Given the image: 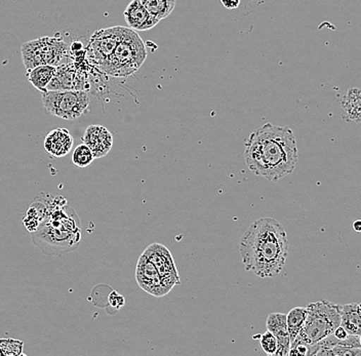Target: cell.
<instances>
[{"mask_svg": "<svg viewBox=\"0 0 361 356\" xmlns=\"http://www.w3.org/2000/svg\"><path fill=\"white\" fill-rule=\"evenodd\" d=\"M146 57L147 49L141 37L133 29L123 27L118 42L99 70L112 78H128L141 68Z\"/></svg>", "mask_w": 361, "mask_h": 356, "instance_id": "cell-4", "label": "cell"}, {"mask_svg": "<svg viewBox=\"0 0 361 356\" xmlns=\"http://www.w3.org/2000/svg\"><path fill=\"white\" fill-rule=\"evenodd\" d=\"M81 141L92 150L94 159L105 157L112 149V134L103 125H90Z\"/></svg>", "mask_w": 361, "mask_h": 356, "instance_id": "cell-12", "label": "cell"}, {"mask_svg": "<svg viewBox=\"0 0 361 356\" xmlns=\"http://www.w3.org/2000/svg\"><path fill=\"white\" fill-rule=\"evenodd\" d=\"M360 344H361V336H360Z\"/></svg>", "mask_w": 361, "mask_h": 356, "instance_id": "cell-28", "label": "cell"}, {"mask_svg": "<svg viewBox=\"0 0 361 356\" xmlns=\"http://www.w3.org/2000/svg\"><path fill=\"white\" fill-rule=\"evenodd\" d=\"M33 245L47 256L62 257L75 251L81 240V223L75 209L59 207L31 233Z\"/></svg>", "mask_w": 361, "mask_h": 356, "instance_id": "cell-3", "label": "cell"}, {"mask_svg": "<svg viewBox=\"0 0 361 356\" xmlns=\"http://www.w3.org/2000/svg\"><path fill=\"white\" fill-rule=\"evenodd\" d=\"M334 335H335V337L338 338V340H344L346 339L347 336H348L349 333H347V331L345 330L342 326H340L336 329L335 332H334Z\"/></svg>", "mask_w": 361, "mask_h": 356, "instance_id": "cell-26", "label": "cell"}, {"mask_svg": "<svg viewBox=\"0 0 361 356\" xmlns=\"http://www.w3.org/2000/svg\"><path fill=\"white\" fill-rule=\"evenodd\" d=\"M135 278L137 285L143 288L146 293L152 296H166L171 290L162 283L158 270L154 264L149 260L145 254H142L137 260V268H135Z\"/></svg>", "mask_w": 361, "mask_h": 356, "instance_id": "cell-11", "label": "cell"}, {"mask_svg": "<svg viewBox=\"0 0 361 356\" xmlns=\"http://www.w3.org/2000/svg\"><path fill=\"white\" fill-rule=\"evenodd\" d=\"M42 101L45 113L66 121H76L89 111L90 97L85 91H47Z\"/></svg>", "mask_w": 361, "mask_h": 356, "instance_id": "cell-7", "label": "cell"}, {"mask_svg": "<svg viewBox=\"0 0 361 356\" xmlns=\"http://www.w3.org/2000/svg\"><path fill=\"white\" fill-rule=\"evenodd\" d=\"M21 55L26 72L42 65L59 66L65 61L71 60L70 47L58 35L25 42L21 47Z\"/></svg>", "mask_w": 361, "mask_h": 356, "instance_id": "cell-6", "label": "cell"}, {"mask_svg": "<svg viewBox=\"0 0 361 356\" xmlns=\"http://www.w3.org/2000/svg\"><path fill=\"white\" fill-rule=\"evenodd\" d=\"M241 0H221V4L227 10H236L240 6Z\"/></svg>", "mask_w": 361, "mask_h": 356, "instance_id": "cell-25", "label": "cell"}, {"mask_svg": "<svg viewBox=\"0 0 361 356\" xmlns=\"http://www.w3.org/2000/svg\"><path fill=\"white\" fill-rule=\"evenodd\" d=\"M341 326L349 335L361 336V304L351 303L342 306Z\"/></svg>", "mask_w": 361, "mask_h": 356, "instance_id": "cell-17", "label": "cell"}, {"mask_svg": "<svg viewBox=\"0 0 361 356\" xmlns=\"http://www.w3.org/2000/svg\"><path fill=\"white\" fill-rule=\"evenodd\" d=\"M342 306L320 300L307 306L306 319L303 328L295 339L313 345L335 332L341 326Z\"/></svg>", "mask_w": 361, "mask_h": 356, "instance_id": "cell-5", "label": "cell"}, {"mask_svg": "<svg viewBox=\"0 0 361 356\" xmlns=\"http://www.w3.org/2000/svg\"><path fill=\"white\" fill-rule=\"evenodd\" d=\"M74 139L67 128H59L49 132L44 139V149L55 159L66 156L71 152Z\"/></svg>", "mask_w": 361, "mask_h": 356, "instance_id": "cell-14", "label": "cell"}, {"mask_svg": "<svg viewBox=\"0 0 361 356\" xmlns=\"http://www.w3.org/2000/svg\"><path fill=\"white\" fill-rule=\"evenodd\" d=\"M108 301H109L110 305H111L113 308H115V309H121L124 304H126V299H124V297L121 296L118 293L115 292V290H113L111 294L109 295V299H108Z\"/></svg>", "mask_w": 361, "mask_h": 356, "instance_id": "cell-24", "label": "cell"}, {"mask_svg": "<svg viewBox=\"0 0 361 356\" xmlns=\"http://www.w3.org/2000/svg\"><path fill=\"white\" fill-rule=\"evenodd\" d=\"M94 159H94L92 150L83 143L78 145L72 154V162L79 168H87L94 162Z\"/></svg>", "mask_w": 361, "mask_h": 356, "instance_id": "cell-21", "label": "cell"}, {"mask_svg": "<svg viewBox=\"0 0 361 356\" xmlns=\"http://www.w3.org/2000/svg\"><path fill=\"white\" fill-rule=\"evenodd\" d=\"M341 106L344 112V121L348 123L361 121V90L357 87L349 89L341 100Z\"/></svg>", "mask_w": 361, "mask_h": 356, "instance_id": "cell-16", "label": "cell"}, {"mask_svg": "<svg viewBox=\"0 0 361 356\" xmlns=\"http://www.w3.org/2000/svg\"><path fill=\"white\" fill-rule=\"evenodd\" d=\"M353 229L358 232V233H361V220L355 221L353 223Z\"/></svg>", "mask_w": 361, "mask_h": 356, "instance_id": "cell-27", "label": "cell"}, {"mask_svg": "<svg viewBox=\"0 0 361 356\" xmlns=\"http://www.w3.org/2000/svg\"><path fill=\"white\" fill-rule=\"evenodd\" d=\"M66 204L67 200L62 196L51 197L47 193H40L34 198L32 204L27 211L26 216L23 219L24 226L30 233H33L51 211Z\"/></svg>", "mask_w": 361, "mask_h": 356, "instance_id": "cell-10", "label": "cell"}, {"mask_svg": "<svg viewBox=\"0 0 361 356\" xmlns=\"http://www.w3.org/2000/svg\"><path fill=\"white\" fill-rule=\"evenodd\" d=\"M124 21L128 28L135 31H147L157 26L160 21L147 11L140 0H132L123 12Z\"/></svg>", "mask_w": 361, "mask_h": 356, "instance_id": "cell-13", "label": "cell"}, {"mask_svg": "<svg viewBox=\"0 0 361 356\" xmlns=\"http://www.w3.org/2000/svg\"><path fill=\"white\" fill-rule=\"evenodd\" d=\"M239 253L247 271L261 278L277 276L288 254L286 230L275 219H259L243 233Z\"/></svg>", "mask_w": 361, "mask_h": 356, "instance_id": "cell-2", "label": "cell"}, {"mask_svg": "<svg viewBox=\"0 0 361 356\" xmlns=\"http://www.w3.org/2000/svg\"><path fill=\"white\" fill-rule=\"evenodd\" d=\"M140 1L158 21L168 18L177 4V0H140Z\"/></svg>", "mask_w": 361, "mask_h": 356, "instance_id": "cell-19", "label": "cell"}, {"mask_svg": "<svg viewBox=\"0 0 361 356\" xmlns=\"http://www.w3.org/2000/svg\"><path fill=\"white\" fill-rule=\"evenodd\" d=\"M245 159L255 175L274 183L283 179L295 171L299 159L293 130L266 123L248 137Z\"/></svg>", "mask_w": 361, "mask_h": 356, "instance_id": "cell-1", "label": "cell"}, {"mask_svg": "<svg viewBox=\"0 0 361 356\" xmlns=\"http://www.w3.org/2000/svg\"><path fill=\"white\" fill-rule=\"evenodd\" d=\"M266 326H267V331L272 333L279 342V347H277L275 355H288L290 339L288 331V324H286V315L283 313H271L266 321Z\"/></svg>", "mask_w": 361, "mask_h": 356, "instance_id": "cell-15", "label": "cell"}, {"mask_svg": "<svg viewBox=\"0 0 361 356\" xmlns=\"http://www.w3.org/2000/svg\"><path fill=\"white\" fill-rule=\"evenodd\" d=\"M259 344H261L262 349L266 355H275V353H276L279 342H277L275 336L269 331L259 336Z\"/></svg>", "mask_w": 361, "mask_h": 356, "instance_id": "cell-23", "label": "cell"}, {"mask_svg": "<svg viewBox=\"0 0 361 356\" xmlns=\"http://www.w3.org/2000/svg\"><path fill=\"white\" fill-rule=\"evenodd\" d=\"M143 254L154 264L158 270L162 283L171 290L175 286L180 285V279L176 268L175 261L168 247L160 243L149 245Z\"/></svg>", "mask_w": 361, "mask_h": 356, "instance_id": "cell-9", "label": "cell"}, {"mask_svg": "<svg viewBox=\"0 0 361 356\" xmlns=\"http://www.w3.org/2000/svg\"><path fill=\"white\" fill-rule=\"evenodd\" d=\"M24 342L21 340L0 339V356H24Z\"/></svg>", "mask_w": 361, "mask_h": 356, "instance_id": "cell-22", "label": "cell"}, {"mask_svg": "<svg viewBox=\"0 0 361 356\" xmlns=\"http://www.w3.org/2000/svg\"><path fill=\"white\" fill-rule=\"evenodd\" d=\"M87 78L81 62L63 63L56 66L53 80L47 87V91H85Z\"/></svg>", "mask_w": 361, "mask_h": 356, "instance_id": "cell-8", "label": "cell"}, {"mask_svg": "<svg viewBox=\"0 0 361 356\" xmlns=\"http://www.w3.org/2000/svg\"><path fill=\"white\" fill-rule=\"evenodd\" d=\"M307 307H295L288 312L286 315V324H288V331L290 333V343L295 341L300 331L303 328L305 319H306Z\"/></svg>", "mask_w": 361, "mask_h": 356, "instance_id": "cell-20", "label": "cell"}, {"mask_svg": "<svg viewBox=\"0 0 361 356\" xmlns=\"http://www.w3.org/2000/svg\"><path fill=\"white\" fill-rule=\"evenodd\" d=\"M56 71V66L53 65H42L27 71L29 82L42 94L47 92V87L53 80Z\"/></svg>", "mask_w": 361, "mask_h": 356, "instance_id": "cell-18", "label": "cell"}]
</instances>
